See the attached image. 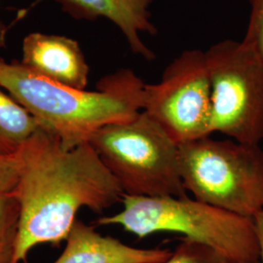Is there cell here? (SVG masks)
Returning a JSON list of instances; mask_svg holds the SVG:
<instances>
[{"mask_svg":"<svg viewBox=\"0 0 263 263\" xmlns=\"http://www.w3.org/2000/svg\"><path fill=\"white\" fill-rule=\"evenodd\" d=\"M17 155L19 179L11 194L19 203L20 226L13 263L25 261L38 245L66 241L80 209L102 214L122 202L121 185L90 142L65 149L40 129Z\"/></svg>","mask_w":263,"mask_h":263,"instance_id":"6da1fadb","label":"cell"},{"mask_svg":"<svg viewBox=\"0 0 263 263\" xmlns=\"http://www.w3.org/2000/svg\"><path fill=\"white\" fill-rule=\"evenodd\" d=\"M144 85L134 70L121 68L101 78L94 91L76 89L38 76L20 61L0 59V86L65 149L89 142L106 125L135 118L142 108Z\"/></svg>","mask_w":263,"mask_h":263,"instance_id":"7a4b0ae2","label":"cell"},{"mask_svg":"<svg viewBox=\"0 0 263 263\" xmlns=\"http://www.w3.org/2000/svg\"><path fill=\"white\" fill-rule=\"evenodd\" d=\"M122 210L95 226H121L139 239L173 232L206 245L232 263H260L253 218L185 197L124 195Z\"/></svg>","mask_w":263,"mask_h":263,"instance_id":"3957f363","label":"cell"},{"mask_svg":"<svg viewBox=\"0 0 263 263\" xmlns=\"http://www.w3.org/2000/svg\"><path fill=\"white\" fill-rule=\"evenodd\" d=\"M90 144L118 180L124 194L139 197H185L179 143L143 111L96 132Z\"/></svg>","mask_w":263,"mask_h":263,"instance_id":"277c9868","label":"cell"},{"mask_svg":"<svg viewBox=\"0 0 263 263\" xmlns=\"http://www.w3.org/2000/svg\"><path fill=\"white\" fill-rule=\"evenodd\" d=\"M184 186L194 199L254 218L263 211V148L205 137L179 144Z\"/></svg>","mask_w":263,"mask_h":263,"instance_id":"5b68a950","label":"cell"},{"mask_svg":"<svg viewBox=\"0 0 263 263\" xmlns=\"http://www.w3.org/2000/svg\"><path fill=\"white\" fill-rule=\"evenodd\" d=\"M212 87L211 131L239 142L263 141V63L254 48L226 39L205 51Z\"/></svg>","mask_w":263,"mask_h":263,"instance_id":"8992f818","label":"cell"},{"mask_svg":"<svg viewBox=\"0 0 263 263\" xmlns=\"http://www.w3.org/2000/svg\"><path fill=\"white\" fill-rule=\"evenodd\" d=\"M141 111L177 143L212 135V87L206 53L186 50L164 69L159 82L145 84Z\"/></svg>","mask_w":263,"mask_h":263,"instance_id":"52a82bcc","label":"cell"},{"mask_svg":"<svg viewBox=\"0 0 263 263\" xmlns=\"http://www.w3.org/2000/svg\"><path fill=\"white\" fill-rule=\"evenodd\" d=\"M20 63L38 76L76 89H86L90 67L72 38L31 32L23 40Z\"/></svg>","mask_w":263,"mask_h":263,"instance_id":"ba28073f","label":"cell"},{"mask_svg":"<svg viewBox=\"0 0 263 263\" xmlns=\"http://www.w3.org/2000/svg\"><path fill=\"white\" fill-rule=\"evenodd\" d=\"M76 20H109L122 32L135 55L147 61L155 54L143 42V34H156L151 7L153 0H54Z\"/></svg>","mask_w":263,"mask_h":263,"instance_id":"9c48e42d","label":"cell"},{"mask_svg":"<svg viewBox=\"0 0 263 263\" xmlns=\"http://www.w3.org/2000/svg\"><path fill=\"white\" fill-rule=\"evenodd\" d=\"M172 254L171 249L132 247L76 219L66 237L64 252L54 263H164Z\"/></svg>","mask_w":263,"mask_h":263,"instance_id":"30bf717a","label":"cell"},{"mask_svg":"<svg viewBox=\"0 0 263 263\" xmlns=\"http://www.w3.org/2000/svg\"><path fill=\"white\" fill-rule=\"evenodd\" d=\"M40 129L36 118L0 86V155H17Z\"/></svg>","mask_w":263,"mask_h":263,"instance_id":"8fae6325","label":"cell"},{"mask_svg":"<svg viewBox=\"0 0 263 263\" xmlns=\"http://www.w3.org/2000/svg\"><path fill=\"white\" fill-rule=\"evenodd\" d=\"M19 226V203L11 193L0 194V263L14 261Z\"/></svg>","mask_w":263,"mask_h":263,"instance_id":"7c38bea8","label":"cell"},{"mask_svg":"<svg viewBox=\"0 0 263 263\" xmlns=\"http://www.w3.org/2000/svg\"><path fill=\"white\" fill-rule=\"evenodd\" d=\"M164 263H232L206 245L181 237L169 259Z\"/></svg>","mask_w":263,"mask_h":263,"instance_id":"4fadbf2b","label":"cell"},{"mask_svg":"<svg viewBox=\"0 0 263 263\" xmlns=\"http://www.w3.org/2000/svg\"><path fill=\"white\" fill-rule=\"evenodd\" d=\"M250 6V16L245 42L254 48L263 63V0H247Z\"/></svg>","mask_w":263,"mask_h":263,"instance_id":"5bb4252c","label":"cell"},{"mask_svg":"<svg viewBox=\"0 0 263 263\" xmlns=\"http://www.w3.org/2000/svg\"><path fill=\"white\" fill-rule=\"evenodd\" d=\"M20 175L18 155H0V194H9L16 186Z\"/></svg>","mask_w":263,"mask_h":263,"instance_id":"9a60e30c","label":"cell"},{"mask_svg":"<svg viewBox=\"0 0 263 263\" xmlns=\"http://www.w3.org/2000/svg\"><path fill=\"white\" fill-rule=\"evenodd\" d=\"M253 219H254V228H255V233H256L258 249H259V260L260 263H263V211L254 216Z\"/></svg>","mask_w":263,"mask_h":263,"instance_id":"2e32d148","label":"cell"},{"mask_svg":"<svg viewBox=\"0 0 263 263\" xmlns=\"http://www.w3.org/2000/svg\"><path fill=\"white\" fill-rule=\"evenodd\" d=\"M6 35H7V28L0 19V49L5 47L6 45Z\"/></svg>","mask_w":263,"mask_h":263,"instance_id":"e0dca14e","label":"cell"}]
</instances>
